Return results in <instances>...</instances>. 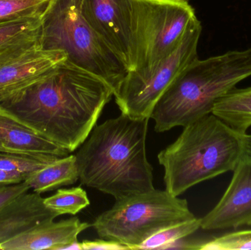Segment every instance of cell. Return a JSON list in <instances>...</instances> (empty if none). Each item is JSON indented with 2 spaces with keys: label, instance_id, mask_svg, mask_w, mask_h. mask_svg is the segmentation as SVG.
Masks as SVG:
<instances>
[{
  "label": "cell",
  "instance_id": "cell-1",
  "mask_svg": "<svg viewBox=\"0 0 251 250\" xmlns=\"http://www.w3.org/2000/svg\"><path fill=\"white\" fill-rule=\"evenodd\" d=\"M113 95L105 81L66 59L1 107L72 153L89 136Z\"/></svg>",
  "mask_w": 251,
  "mask_h": 250
},
{
  "label": "cell",
  "instance_id": "cell-2",
  "mask_svg": "<svg viewBox=\"0 0 251 250\" xmlns=\"http://www.w3.org/2000/svg\"><path fill=\"white\" fill-rule=\"evenodd\" d=\"M149 119L122 113L95 126L75 155L81 183L116 200L155 189L146 155Z\"/></svg>",
  "mask_w": 251,
  "mask_h": 250
},
{
  "label": "cell",
  "instance_id": "cell-3",
  "mask_svg": "<svg viewBox=\"0 0 251 250\" xmlns=\"http://www.w3.org/2000/svg\"><path fill=\"white\" fill-rule=\"evenodd\" d=\"M251 76V48L199 58L187 66L167 88L150 119L162 133L211 114L217 101Z\"/></svg>",
  "mask_w": 251,
  "mask_h": 250
},
{
  "label": "cell",
  "instance_id": "cell-4",
  "mask_svg": "<svg viewBox=\"0 0 251 250\" xmlns=\"http://www.w3.org/2000/svg\"><path fill=\"white\" fill-rule=\"evenodd\" d=\"M243 135L212 113L184 126L179 136L158 154L165 189L178 197L201 182L233 171L246 153Z\"/></svg>",
  "mask_w": 251,
  "mask_h": 250
},
{
  "label": "cell",
  "instance_id": "cell-5",
  "mask_svg": "<svg viewBox=\"0 0 251 250\" xmlns=\"http://www.w3.org/2000/svg\"><path fill=\"white\" fill-rule=\"evenodd\" d=\"M39 46L64 51L68 61L105 81L114 95L129 71L85 20L79 0H50L41 16Z\"/></svg>",
  "mask_w": 251,
  "mask_h": 250
},
{
  "label": "cell",
  "instance_id": "cell-6",
  "mask_svg": "<svg viewBox=\"0 0 251 250\" xmlns=\"http://www.w3.org/2000/svg\"><path fill=\"white\" fill-rule=\"evenodd\" d=\"M195 218L187 200L166 189H155L116 200L110 209L97 217L92 227L101 239L137 250L153 235Z\"/></svg>",
  "mask_w": 251,
  "mask_h": 250
},
{
  "label": "cell",
  "instance_id": "cell-7",
  "mask_svg": "<svg viewBox=\"0 0 251 250\" xmlns=\"http://www.w3.org/2000/svg\"><path fill=\"white\" fill-rule=\"evenodd\" d=\"M133 67L125 78H147L182 41L193 18L188 1L132 0Z\"/></svg>",
  "mask_w": 251,
  "mask_h": 250
},
{
  "label": "cell",
  "instance_id": "cell-8",
  "mask_svg": "<svg viewBox=\"0 0 251 250\" xmlns=\"http://www.w3.org/2000/svg\"><path fill=\"white\" fill-rule=\"evenodd\" d=\"M202 26L197 17L190 22L178 48L147 78H125L115 94L122 114L133 118H150L155 104L176 77L198 58V45Z\"/></svg>",
  "mask_w": 251,
  "mask_h": 250
},
{
  "label": "cell",
  "instance_id": "cell-9",
  "mask_svg": "<svg viewBox=\"0 0 251 250\" xmlns=\"http://www.w3.org/2000/svg\"><path fill=\"white\" fill-rule=\"evenodd\" d=\"M85 20L125 63L133 67L132 0H79Z\"/></svg>",
  "mask_w": 251,
  "mask_h": 250
},
{
  "label": "cell",
  "instance_id": "cell-10",
  "mask_svg": "<svg viewBox=\"0 0 251 250\" xmlns=\"http://www.w3.org/2000/svg\"><path fill=\"white\" fill-rule=\"evenodd\" d=\"M218 204L201 218V228L226 230L251 226V156L245 153Z\"/></svg>",
  "mask_w": 251,
  "mask_h": 250
},
{
  "label": "cell",
  "instance_id": "cell-11",
  "mask_svg": "<svg viewBox=\"0 0 251 250\" xmlns=\"http://www.w3.org/2000/svg\"><path fill=\"white\" fill-rule=\"evenodd\" d=\"M62 51L35 48L0 67V106L30 88L66 60Z\"/></svg>",
  "mask_w": 251,
  "mask_h": 250
},
{
  "label": "cell",
  "instance_id": "cell-12",
  "mask_svg": "<svg viewBox=\"0 0 251 250\" xmlns=\"http://www.w3.org/2000/svg\"><path fill=\"white\" fill-rule=\"evenodd\" d=\"M0 142L15 152L44 159H56L70 152L41 136L16 114L0 106Z\"/></svg>",
  "mask_w": 251,
  "mask_h": 250
},
{
  "label": "cell",
  "instance_id": "cell-13",
  "mask_svg": "<svg viewBox=\"0 0 251 250\" xmlns=\"http://www.w3.org/2000/svg\"><path fill=\"white\" fill-rule=\"evenodd\" d=\"M89 227L77 217L60 222L49 220L1 244L0 250H63L68 244L78 241V236Z\"/></svg>",
  "mask_w": 251,
  "mask_h": 250
},
{
  "label": "cell",
  "instance_id": "cell-14",
  "mask_svg": "<svg viewBox=\"0 0 251 250\" xmlns=\"http://www.w3.org/2000/svg\"><path fill=\"white\" fill-rule=\"evenodd\" d=\"M57 217L44 205V198L39 194H22L0 208V245L40 223L54 220Z\"/></svg>",
  "mask_w": 251,
  "mask_h": 250
},
{
  "label": "cell",
  "instance_id": "cell-15",
  "mask_svg": "<svg viewBox=\"0 0 251 250\" xmlns=\"http://www.w3.org/2000/svg\"><path fill=\"white\" fill-rule=\"evenodd\" d=\"M41 14L0 23V67L40 48Z\"/></svg>",
  "mask_w": 251,
  "mask_h": 250
},
{
  "label": "cell",
  "instance_id": "cell-16",
  "mask_svg": "<svg viewBox=\"0 0 251 250\" xmlns=\"http://www.w3.org/2000/svg\"><path fill=\"white\" fill-rule=\"evenodd\" d=\"M79 180L75 155L60 157L45 167L27 174L24 182L30 190L41 194L75 184Z\"/></svg>",
  "mask_w": 251,
  "mask_h": 250
},
{
  "label": "cell",
  "instance_id": "cell-17",
  "mask_svg": "<svg viewBox=\"0 0 251 250\" xmlns=\"http://www.w3.org/2000/svg\"><path fill=\"white\" fill-rule=\"evenodd\" d=\"M212 114L242 135L251 126V87L235 88L220 98Z\"/></svg>",
  "mask_w": 251,
  "mask_h": 250
},
{
  "label": "cell",
  "instance_id": "cell-18",
  "mask_svg": "<svg viewBox=\"0 0 251 250\" xmlns=\"http://www.w3.org/2000/svg\"><path fill=\"white\" fill-rule=\"evenodd\" d=\"M44 205L57 215H75L91 204L86 192L81 187L60 189L55 194L44 198Z\"/></svg>",
  "mask_w": 251,
  "mask_h": 250
},
{
  "label": "cell",
  "instance_id": "cell-19",
  "mask_svg": "<svg viewBox=\"0 0 251 250\" xmlns=\"http://www.w3.org/2000/svg\"><path fill=\"white\" fill-rule=\"evenodd\" d=\"M201 228V218L180 223L165 229L145 241L137 250H160L161 248L174 241L187 237Z\"/></svg>",
  "mask_w": 251,
  "mask_h": 250
},
{
  "label": "cell",
  "instance_id": "cell-20",
  "mask_svg": "<svg viewBox=\"0 0 251 250\" xmlns=\"http://www.w3.org/2000/svg\"><path fill=\"white\" fill-rule=\"evenodd\" d=\"M50 0H0V23L43 13Z\"/></svg>",
  "mask_w": 251,
  "mask_h": 250
},
{
  "label": "cell",
  "instance_id": "cell-21",
  "mask_svg": "<svg viewBox=\"0 0 251 250\" xmlns=\"http://www.w3.org/2000/svg\"><path fill=\"white\" fill-rule=\"evenodd\" d=\"M251 250V230L231 232L199 242L197 250Z\"/></svg>",
  "mask_w": 251,
  "mask_h": 250
},
{
  "label": "cell",
  "instance_id": "cell-22",
  "mask_svg": "<svg viewBox=\"0 0 251 250\" xmlns=\"http://www.w3.org/2000/svg\"><path fill=\"white\" fill-rule=\"evenodd\" d=\"M56 159H44L23 154L0 153V168L26 176L43 168Z\"/></svg>",
  "mask_w": 251,
  "mask_h": 250
},
{
  "label": "cell",
  "instance_id": "cell-23",
  "mask_svg": "<svg viewBox=\"0 0 251 250\" xmlns=\"http://www.w3.org/2000/svg\"><path fill=\"white\" fill-rule=\"evenodd\" d=\"M29 190L30 188L25 182L16 184L0 185V208L16 197Z\"/></svg>",
  "mask_w": 251,
  "mask_h": 250
},
{
  "label": "cell",
  "instance_id": "cell-24",
  "mask_svg": "<svg viewBox=\"0 0 251 250\" xmlns=\"http://www.w3.org/2000/svg\"><path fill=\"white\" fill-rule=\"evenodd\" d=\"M83 250H130L128 247L116 241L107 240H85L82 242Z\"/></svg>",
  "mask_w": 251,
  "mask_h": 250
},
{
  "label": "cell",
  "instance_id": "cell-25",
  "mask_svg": "<svg viewBox=\"0 0 251 250\" xmlns=\"http://www.w3.org/2000/svg\"><path fill=\"white\" fill-rule=\"evenodd\" d=\"M26 175L17 172L7 171L0 168V185L20 183L25 181Z\"/></svg>",
  "mask_w": 251,
  "mask_h": 250
},
{
  "label": "cell",
  "instance_id": "cell-26",
  "mask_svg": "<svg viewBox=\"0 0 251 250\" xmlns=\"http://www.w3.org/2000/svg\"><path fill=\"white\" fill-rule=\"evenodd\" d=\"M243 142H244L245 151L246 154L251 156V135H243Z\"/></svg>",
  "mask_w": 251,
  "mask_h": 250
},
{
  "label": "cell",
  "instance_id": "cell-27",
  "mask_svg": "<svg viewBox=\"0 0 251 250\" xmlns=\"http://www.w3.org/2000/svg\"><path fill=\"white\" fill-rule=\"evenodd\" d=\"M0 153H9V154H19L15 152V151H13V150L4 146L1 142H0Z\"/></svg>",
  "mask_w": 251,
  "mask_h": 250
},
{
  "label": "cell",
  "instance_id": "cell-28",
  "mask_svg": "<svg viewBox=\"0 0 251 250\" xmlns=\"http://www.w3.org/2000/svg\"><path fill=\"white\" fill-rule=\"evenodd\" d=\"M177 1H188V0H177Z\"/></svg>",
  "mask_w": 251,
  "mask_h": 250
}]
</instances>
